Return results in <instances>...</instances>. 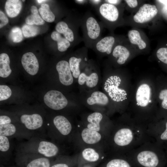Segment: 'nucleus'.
Here are the masks:
<instances>
[{
    "mask_svg": "<svg viewBox=\"0 0 167 167\" xmlns=\"http://www.w3.org/2000/svg\"><path fill=\"white\" fill-rule=\"evenodd\" d=\"M166 130L160 135L155 142L160 145L161 142L167 141V120H165Z\"/></svg>",
    "mask_w": 167,
    "mask_h": 167,
    "instance_id": "e433bc0d",
    "label": "nucleus"
},
{
    "mask_svg": "<svg viewBox=\"0 0 167 167\" xmlns=\"http://www.w3.org/2000/svg\"><path fill=\"white\" fill-rule=\"evenodd\" d=\"M21 123L29 130H36L41 128L43 125V120L39 114H24L20 118Z\"/></svg>",
    "mask_w": 167,
    "mask_h": 167,
    "instance_id": "f8f14e48",
    "label": "nucleus"
},
{
    "mask_svg": "<svg viewBox=\"0 0 167 167\" xmlns=\"http://www.w3.org/2000/svg\"><path fill=\"white\" fill-rule=\"evenodd\" d=\"M115 42V39L113 36H106L98 40L92 48L100 54L109 55L112 52Z\"/></svg>",
    "mask_w": 167,
    "mask_h": 167,
    "instance_id": "9d476101",
    "label": "nucleus"
},
{
    "mask_svg": "<svg viewBox=\"0 0 167 167\" xmlns=\"http://www.w3.org/2000/svg\"><path fill=\"white\" fill-rule=\"evenodd\" d=\"M0 28L6 25L9 21L8 18L6 16L5 14L1 11H0Z\"/></svg>",
    "mask_w": 167,
    "mask_h": 167,
    "instance_id": "4c0bfd02",
    "label": "nucleus"
},
{
    "mask_svg": "<svg viewBox=\"0 0 167 167\" xmlns=\"http://www.w3.org/2000/svg\"><path fill=\"white\" fill-rule=\"evenodd\" d=\"M99 81V76L95 72L91 73L88 75L84 72H81L78 78V83L80 85L85 84L88 88H92L96 87Z\"/></svg>",
    "mask_w": 167,
    "mask_h": 167,
    "instance_id": "dca6fc26",
    "label": "nucleus"
},
{
    "mask_svg": "<svg viewBox=\"0 0 167 167\" xmlns=\"http://www.w3.org/2000/svg\"><path fill=\"white\" fill-rule=\"evenodd\" d=\"M105 1L106 2L114 5L119 4L121 1L120 0H105Z\"/></svg>",
    "mask_w": 167,
    "mask_h": 167,
    "instance_id": "79ce46f5",
    "label": "nucleus"
},
{
    "mask_svg": "<svg viewBox=\"0 0 167 167\" xmlns=\"http://www.w3.org/2000/svg\"><path fill=\"white\" fill-rule=\"evenodd\" d=\"M33 151L30 153H36L47 158L56 156L59 149L54 143L46 140H41L34 147Z\"/></svg>",
    "mask_w": 167,
    "mask_h": 167,
    "instance_id": "423d86ee",
    "label": "nucleus"
},
{
    "mask_svg": "<svg viewBox=\"0 0 167 167\" xmlns=\"http://www.w3.org/2000/svg\"><path fill=\"white\" fill-rule=\"evenodd\" d=\"M51 36L52 39L57 42L58 49L60 52L66 51L71 45V43L57 31H53Z\"/></svg>",
    "mask_w": 167,
    "mask_h": 167,
    "instance_id": "4be33fe9",
    "label": "nucleus"
},
{
    "mask_svg": "<svg viewBox=\"0 0 167 167\" xmlns=\"http://www.w3.org/2000/svg\"><path fill=\"white\" fill-rule=\"evenodd\" d=\"M120 79L117 76L109 77L105 83V89L112 98L117 102L122 100L124 98L125 92L124 90L119 88Z\"/></svg>",
    "mask_w": 167,
    "mask_h": 167,
    "instance_id": "0eeeda50",
    "label": "nucleus"
},
{
    "mask_svg": "<svg viewBox=\"0 0 167 167\" xmlns=\"http://www.w3.org/2000/svg\"><path fill=\"white\" fill-rule=\"evenodd\" d=\"M87 104L90 105H98L106 106L109 103V99L107 96L104 93L99 91H95L87 100Z\"/></svg>",
    "mask_w": 167,
    "mask_h": 167,
    "instance_id": "a211bd4d",
    "label": "nucleus"
},
{
    "mask_svg": "<svg viewBox=\"0 0 167 167\" xmlns=\"http://www.w3.org/2000/svg\"><path fill=\"white\" fill-rule=\"evenodd\" d=\"M17 128L13 124L0 125V135L7 137L14 136L17 133Z\"/></svg>",
    "mask_w": 167,
    "mask_h": 167,
    "instance_id": "2f4dec72",
    "label": "nucleus"
},
{
    "mask_svg": "<svg viewBox=\"0 0 167 167\" xmlns=\"http://www.w3.org/2000/svg\"><path fill=\"white\" fill-rule=\"evenodd\" d=\"M103 118V116L100 113L95 112L91 113L87 118L88 123L86 127L99 132L101 128L100 122Z\"/></svg>",
    "mask_w": 167,
    "mask_h": 167,
    "instance_id": "412c9836",
    "label": "nucleus"
},
{
    "mask_svg": "<svg viewBox=\"0 0 167 167\" xmlns=\"http://www.w3.org/2000/svg\"><path fill=\"white\" fill-rule=\"evenodd\" d=\"M48 158L41 156L34 158L28 163L26 167H50V162Z\"/></svg>",
    "mask_w": 167,
    "mask_h": 167,
    "instance_id": "c756f323",
    "label": "nucleus"
},
{
    "mask_svg": "<svg viewBox=\"0 0 167 167\" xmlns=\"http://www.w3.org/2000/svg\"><path fill=\"white\" fill-rule=\"evenodd\" d=\"M10 60L8 55L6 53L0 54V76L2 78L8 77L11 72L10 66Z\"/></svg>",
    "mask_w": 167,
    "mask_h": 167,
    "instance_id": "5701e85b",
    "label": "nucleus"
},
{
    "mask_svg": "<svg viewBox=\"0 0 167 167\" xmlns=\"http://www.w3.org/2000/svg\"><path fill=\"white\" fill-rule=\"evenodd\" d=\"M60 82L65 86H69L73 82L72 76L69 62L65 60L59 61L56 65Z\"/></svg>",
    "mask_w": 167,
    "mask_h": 167,
    "instance_id": "1a4fd4ad",
    "label": "nucleus"
},
{
    "mask_svg": "<svg viewBox=\"0 0 167 167\" xmlns=\"http://www.w3.org/2000/svg\"><path fill=\"white\" fill-rule=\"evenodd\" d=\"M44 101L48 107L55 110L64 109L68 103L67 99L62 93L54 90L48 92L44 96Z\"/></svg>",
    "mask_w": 167,
    "mask_h": 167,
    "instance_id": "20e7f679",
    "label": "nucleus"
},
{
    "mask_svg": "<svg viewBox=\"0 0 167 167\" xmlns=\"http://www.w3.org/2000/svg\"><path fill=\"white\" fill-rule=\"evenodd\" d=\"M24 36L26 38L33 37L38 35L40 32L39 28L34 25H24L22 28Z\"/></svg>",
    "mask_w": 167,
    "mask_h": 167,
    "instance_id": "7c9ffc66",
    "label": "nucleus"
},
{
    "mask_svg": "<svg viewBox=\"0 0 167 167\" xmlns=\"http://www.w3.org/2000/svg\"><path fill=\"white\" fill-rule=\"evenodd\" d=\"M11 94V91L9 87L5 85H0V101L8 99Z\"/></svg>",
    "mask_w": 167,
    "mask_h": 167,
    "instance_id": "72a5a7b5",
    "label": "nucleus"
},
{
    "mask_svg": "<svg viewBox=\"0 0 167 167\" xmlns=\"http://www.w3.org/2000/svg\"><path fill=\"white\" fill-rule=\"evenodd\" d=\"M21 63L23 66L29 74L35 75L39 70V65L37 58L32 52H28L24 54L21 59Z\"/></svg>",
    "mask_w": 167,
    "mask_h": 167,
    "instance_id": "9b49d317",
    "label": "nucleus"
},
{
    "mask_svg": "<svg viewBox=\"0 0 167 167\" xmlns=\"http://www.w3.org/2000/svg\"><path fill=\"white\" fill-rule=\"evenodd\" d=\"M128 36L131 43L137 45L140 49H143L146 47V44L142 39L138 31L134 29L130 30L128 33Z\"/></svg>",
    "mask_w": 167,
    "mask_h": 167,
    "instance_id": "a878e982",
    "label": "nucleus"
},
{
    "mask_svg": "<svg viewBox=\"0 0 167 167\" xmlns=\"http://www.w3.org/2000/svg\"><path fill=\"white\" fill-rule=\"evenodd\" d=\"M22 30L19 27H15L11 30L9 37L11 40L14 43H19L23 39Z\"/></svg>",
    "mask_w": 167,
    "mask_h": 167,
    "instance_id": "473e14b6",
    "label": "nucleus"
},
{
    "mask_svg": "<svg viewBox=\"0 0 167 167\" xmlns=\"http://www.w3.org/2000/svg\"><path fill=\"white\" fill-rule=\"evenodd\" d=\"M76 2L79 4H84L87 1L84 0H77L75 1Z\"/></svg>",
    "mask_w": 167,
    "mask_h": 167,
    "instance_id": "c03bdc74",
    "label": "nucleus"
},
{
    "mask_svg": "<svg viewBox=\"0 0 167 167\" xmlns=\"http://www.w3.org/2000/svg\"><path fill=\"white\" fill-rule=\"evenodd\" d=\"M166 164H167V161H166ZM166 167H167V165H166Z\"/></svg>",
    "mask_w": 167,
    "mask_h": 167,
    "instance_id": "49530a36",
    "label": "nucleus"
},
{
    "mask_svg": "<svg viewBox=\"0 0 167 167\" xmlns=\"http://www.w3.org/2000/svg\"><path fill=\"white\" fill-rule=\"evenodd\" d=\"M98 11L101 18L109 22L116 21L119 17V11L116 6L106 2L98 6Z\"/></svg>",
    "mask_w": 167,
    "mask_h": 167,
    "instance_id": "6e6552de",
    "label": "nucleus"
},
{
    "mask_svg": "<svg viewBox=\"0 0 167 167\" xmlns=\"http://www.w3.org/2000/svg\"><path fill=\"white\" fill-rule=\"evenodd\" d=\"M36 1L38 3H39L40 4H41V3L42 4V3H43L46 2V1H47V0H36Z\"/></svg>",
    "mask_w": 167,
    "mask_h": 167,
    "instance_id": "a18cd8bd",
    "label": "nucleus"
},
{
    "mask_svg": "<svg viewBox=\"0 0 167 167\" xmlns=\"http://www.w3.org/2000/svg\"><path fill=\"white\" fill-rule=\"evenodd\" d=\"M53 123L56 129L62 135H68L71 131L72 126L71 122L63 116H56L53 119Z\"/></svg>",
    "mask_w": 167,
    "mask_h": 167,
    "instance_id": "4468645a",
    "label": "nucleus"
},
{
    "mask_svg": "<svg viewBox=\"0 0 167 167\" xmlns=\"http://www.w3.org/2000/svg\"><path fill=\"white\" fill-rule=\"evenodd\" d=\"M156 55L158 58L162 62L167 64V48H161L156 52Z\"/></svg>",
    "mask_w": 167,
    "mask_h": 167,
    "instance_id": "c9c22d12",
    "label": "nucleus"
},
{
    "mask_svg": "<svg viewBox=\"0 0 167 167\" xmlns=\"http://www.w3.org/2000/svg\"><path fill=\"white\" fill-rule=\"evenodd\" d=\"M22 7V3L19 0H7L5 5V10L8 16L14 18L18 15Z\"/></svg>",
    "mask_w": 167,
    "mask_h": 167,
    "instance_id": "aec40b11",
    "label": "nucleus"
},
{
    "mask_svg": "<svg viewBox=\"0 0 167 167\" xmlns=\"http://www.w3.org/2000/svg\"><path fill=\"white\" fill-rule=\"evenodd\" d=\"M10 148V143L8 137L0 135V151L5 152L8 151Z\"/></svg>",
    "mask_w": 167,
    "mask_h": 167,
    "instance_id": "f704fd0d",
    "label": "nucleus"
},
{
    "mask_svg": "<svg viewBox=\"0 0 167 167\" xmlns=\"http://www.w3.org/2000/svg\"><path fill=\"white\" fill-rule=\"evenodd\" d=\"M82 61V57L75 54V56L71 57L69 63L72 76L75 79H78L80 73V66Z\"/></svg>",
    "mask_w": 167,
    "mask_h": 167,
    "instance_id": "b1692460",
    "label": "nucleus"
},
{
    "mask_svg": "<svg viewBox=\"0 0 167 167\" xmlns=\"http://www.w3.org/2000/svg\"><path fill=\"white\" fill-rule=\"evenodd\" d=\"M159 87L158 92V99L161 109L167 110V80H163Z\"/></svg>",
    "mask_w": 167,
    "mask_h": 167,
    "instance_id": "393cba45",
    "label": "nucleus"
},
{
    "mask_svg": "<svg viewBox=\"0 0 167 167\" xmlns=\"http://www.w3.org/2000/svg\"><path fill=\"white\" fill-rule=\"evenodd\" d=\"M125 1L128 6L132 8L136 7L138 5V1L136 0H126Z\"/></svg>",
    "mask_w": 167,
    "mask_h": 167,
    "instance_id": "ea45409f",
    "label": "nucleus"
},
{
    "mask_svg": "<svg viewBox=\"0 0 167 167\" xmlns=\"http://www.w3.org/2000/svg\"><path fill=\"white\" fill-rule=\"evenodd\" d=\"M31 11V14L27 16L25 19L26 24L30 25L43 24L45 21L39 15L37 7L34 6H32Z\"/></svg>",
    "mask_w": 167,
    "mask_h": 167,
    "instance_id": "bb28decb",
    "label": "nucleus"
},
{
    "mask_svg": "<svg viewBox=\"0 0 167 167\" xmlns=\"http://www.w3.org/2000/svg\"><path fill=\"white\" fill-rule=\"evenodd\" d=\"M103 167H133L125 154H112L107 160Z\"/></svg>",
    "mask_w": 167,
    "mask_h": 167,
    "instance_id": "ddd939ff",
    "label": "nucleus"
},
{
    "mask_svg": "<svg viewBox=\"0 0 167 167\" xmlns=\"http://www.w3.org/2000/svg\"><path fill=\"white\" fill-rule=\"evenodd\" d=\"M81 136L83 141L88 144L97 143L102 138L101 135L99 132L91 130L87 127L82 130Z\"/></svg>",
    "mask_w": 167,
    "mask_h": 167,
    "instance_id": "f3484780",
    "label": "nucleus"
},
{
    "mask_svg": "<svg viewBox=\"0 0 167 167\" xmlns=\"http://www.w3.org/2000/svg\"><path fill=\"white\" fill-rule=\"evenodd\" d=\"M81 154L83 159L89 162H96L100 158L99 153L94 149L91 148L84 149L82 151Z\"/></svg>",
    "mask_w": 167,
    "mask_h": 167,
    "instance_id": "cd10ccee",
    "label": "nucleus"
},
{
    "mask_svg": "<svg viewBox=\"0 0 167 167\" xmlns=\"http://www.w3.org/2000/svg\"><path fill=\"white\" fill-rule=\"evenodd\" d=\"M55 29L58 32L63 34L64 37L71 43L75 41L78 43L79 41L78 34L75 33L65 22L63 21L58 22L56 25Z\"/></svg>",
    "mask_w": 167,
    "mask_h": 167,
    "instance_id": "2eb2a0df",
    "label": "nucleus"
},
{
    "mask_svg": "<svg viewBox=\"0 0 167 167\" xmlns=\"http://www.w3.org/2000/svg\"><path fill=\"white\" fill-rule=\"evenodd\" d=\"M92 4L94 5H97L99 6L102 3V0H93L89 1Z\"/></svg>",
    "mask_w": 167,
    "mask_h": 167,
    "instance_id": "37998d69",
    "label": "nucleus"
},
{
    "mask_svg": "<svg viewBox=\"0 0 167 167\" xmlns=\"http://www.w3.org/2000/svg\"><path fill=\"white\" fill-rule=\"evenodd\" d=\"M160 146L148 141L125 155L133 167H165L166 160Z\"/></svg>",
    "mask_w": 167,
    "mask_h": 167,
    "instance_id": "f03ea898",
    "label": "nucleus"
},
{
    "mask_svg": "<svg viewBox=\"0 0 167 167\" xmlns=\"http://www.w3.org/2000/svg\"><path fill=\"white\" fill-rule=\"evenodd\" d=\"M112 54L113 57L117 59V62L119 65L124 64L130 55V52L125 46L118 45L113 49Z\"/></svg>",
    "mask_w": 167,
    "mask_h": 167,
    "instance_id": "6ab92c4d",
    "label": "nucleus"
},
{
    "mask_svg": "<svg viewBox=\"0 0 167 167\" xmlns=\"http://www.w3.org/2000/svg\"><path fill=\"white\" fill-rule=\"evenodd\" d=\"M38 11L42 19L47 22L51 23L54 21L55 16L50 10L49 6L43 3L41 5Z\"/></svg>",
    "mask_w": 167,
    "mask_h": 167,
    "instance_id": "c85d7f7f",
    "label": "nucleus"
},
{
    "mask_svg": "<svg viewBox=\"0 0 167 167\" xmlns=\"http://www.w3.org/2000/svg\"><path fill=\"white\" fill-rule=\"evenodd\" d=\"M158 10L156 6L145 4L141 6L133 16V20L138 23H147L153 19L157 15Z\"/></svg>",
    "mask_w": 167,
    "mask_h": 167,
    "instance_id": "39448f33",
    "label": "nucleus"
},
{
    "mask_svg": "<svg viewBox=\"0 0 167 167\" xmlns=\"http://www.w3.org/2000/svg\"><path fill=\"white\" fill-rule=\"evenodd\" d=\"M146 127L128 114L113 124L106 140L110 154H125L147 141H153L147 134Z\"/></svg>",
    "mask_w": 167,
    "mask_h": 167,
    "instance_id": "f257e3e1",
    "label": "nucleus"
},
{
    "mask_svg": "<svg viewBox=\"0 0 167 167\" xmlns=\"http://www.w3.org/2000/svg\"><path fill=\"white\" fill-rule=\"evenodd\" d=\"M11 121L10 118L6 115L0 116V125L11 123Z\"/></svg>",
    "mask_w": 167,
    "mask_h": 167,
    "instance_id": "58836bf2",
    "label": "nucleus"
},
{
    "mask_svg": "<svg viewBox=\"0 0 167 167\" xmlns=\"http://www.w3.org/2000/svg\"><path fill=\"white\" fill-rule=\"evenodd\" d=\"M24 2L25 0H22Z\"/></svg>",
    "mask_w": 167,
    "mask_h": 167,
    "instance_id": "de8ad7c7",
    "label": "nucleus"
},
{
    "mask_svg": "<svg viewBox=\"0 0 167 167\" xmlns=\"http://www.w3.org/2000/svg\"><path fill=\"white\" fill-rule=\"evenodd\" d=\"M81 24L85 45L87 47L92 48L95 43L100 38L101 25L94 16L89 14H86Z\"/></svg>",
    "mask_w": 167,
    "mask_h": 167,
    "instance_id": "7ed1b4c3",
    "label": "nucleus"
},
{
    "mask_svg": "<svg viewBox=\"0 0 167 167\" xmlns=\"http://www.w3.org/2000/svg\"><path fill=\"white\" fill-rule=\"evenodd\" d=\"M50 167H69V165L66 163H60L55 164Z\"/></svg>",
    "mask_w": 167,
    "mask_h": 167,
    "instance_id": "a19ab883",
    "label": "nucleus"
}]
</instances>
